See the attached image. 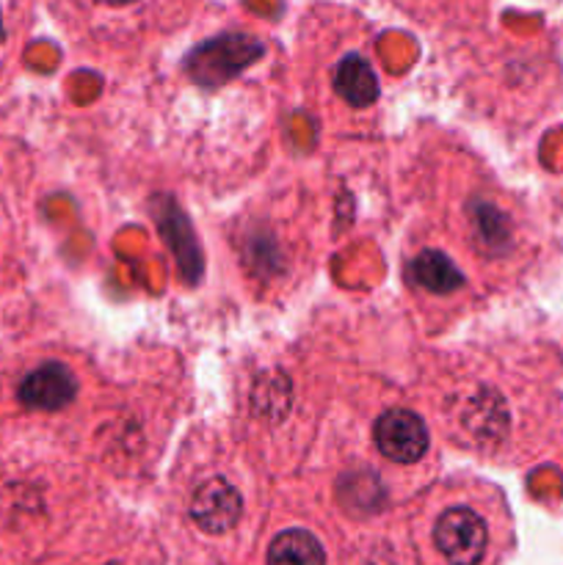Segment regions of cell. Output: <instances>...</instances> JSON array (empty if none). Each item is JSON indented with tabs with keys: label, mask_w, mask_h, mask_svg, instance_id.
<instances>
[{
	"label": "cell",
	"mask_w": 563,
	"mask_h": 565,
	"mask_svg": "<svg viewBox=\"0 0 563 565\" xmlns=\"http://www.w3.org/2000/svg\"><path fill=\"white\" fill-rule=\"evenodd\" d=\"M375 447L384 458L395 463H414L428 452V428L423 419L406 408H395L375 419Z\"/></svg>",
	"instance_id": "obj_3"
},
{
	"label": "cell",
	"mask_w": 563,
	"mask_h": 565,
	"mask_svg": "<svg viewBox=\"0 0 563 565\" xmlns=\"http://www.w3.org/2000/svg\"><path fill=\"white\" fill-rule=\"evenodd\" d=\"M259 55H263V42L243 33H226L193 50L191 72L204 83H221L257 61Z\"/></svg>",
	"instance_id": "obj_2"
},
{
	"label": "cell",
	"mask_w": 563,
	"mask_h": 565,
	"mask_svg": "<svg viewBox=\"0 0 563 565\" xmlns=\"http://www.w3.org/2000/svg\"><path fill=\"white\" fill-rule=\"evenodd\" d=\"M268 565H326V552L307 530H285L268 546Z\"/></svg>",
	"instance_id": "obj_8"
},
{
	"label": "cell",
	"mask_w": 563,
	"mask_h": 565,
	"mask_svg": "<svg viewBox=\"0 0 563 565\" xmlns=\"http://www.w3.org/2000/svg\"><path fill=\"white\" fill-rule=\"evenodd\" d=\"M472 226L478 241L484 243V248H506L511 241V226H508L506 215L500 210L489 207V204H480L472 215Z\"/></svg>",
	"instance_id": "obj_9"
},
{
	"label": "cell",
	"mask_w": 563,
	"mask_h": 565,
	"mask_svg": "<svg viewBox=\"0 0 563 565\" xmlns=\"http://www.w3.org/2000/svg\"><path fill=\"white\" fill-rule=\"evenodd\" d=\"M408 276L417 287L434 292V296H447L461 287V274L456 265L442 252H419L408 265Z\"/></svg>",
	"instance_id": "obj_7"
},
{
	"label": "cell",
	"mask_w": 563,
	"mask_h": 565,
	"mask_svg": "<svg viewBox=\"0 0 563 565\" xmlns=\"http://www.w3.org/2000/svg\"><path fill=\"white\" fill-rule=\"evenodd\" d=\"M99 3H108V6H125V3H132V0H99Z\"/></svg>",
	"instance_id": "obj_10"
},
{
	"label": "cell",
	"mask_w": 563,
	"mask_h": 565,
	"mask_svg": "<svg viewBox=\"0 0 563 565\" xmlns=\"http://www.w3.org/2000/svg\"><path fill=\"white\" fill-rule=\"evenodd\" d=\"M241 494L224 478H210L202 486H196L191 500V519L204 533H230L241 519Z\"/></svg>",
	"instance_id": "obj_4"
},
{
	"label": "cell",
	"mask_w": 563,
	"mask_h": 565,
	"mask_svg": "<svg viewBox=\"0 0 563 565\" xmlns=\"http://www.w3.org/2000/svg\"><path fill=\"white\" fill-rule=\"evenodd\" d=\"M334 88L353 108H364L379 99V81L370 61H364L362 55H348L340 61L334 72Z\"/></svg>",
	"instance_id": "obj_6"
},
{
	"label": "cell",
	"mask_w": 563,
	"mask_h": 565,
	"mask_svg": "<svg viewBox=\"0 0 563 565\" xmlns=\"http://www.w3.org/2000/svg\"><path fill=\"white\" fill-rule=\"evenodd\" d=\"M434 544L450 565H480L489 546V530L472 508H447L434 524Z\"/></svg>",
	"instance_id": "obj_1"
},
{
	"label": "cell",
	"mask_w": 563,
	"mask_h": 565,
	"mask_svg": "<svg viewBox=\"0 0 563 565\" xmlns=\"http://www.w3.org/2000/svg\"><path fill=\"white\" fill-rule=\"evenodd\" d=\"M77 395V381L64 364L50 362L25 375L20 384V401L36 412H59Z\"/></svg>",
	"instance_id": "obj_5"
}]
</instances>
